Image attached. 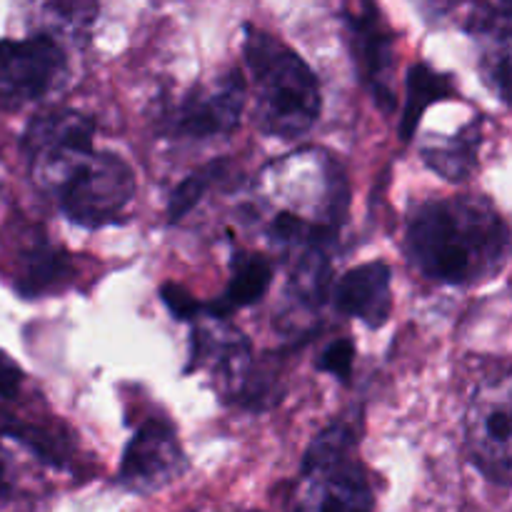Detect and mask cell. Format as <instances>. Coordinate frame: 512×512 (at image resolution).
Returning <instances> with one entry per match:
<instances>
[{"mask_svg":"<svg viewBox=\"0 0 512 512\" xmlns=\"http://www.w3.org/2000/svg\"><path fill=\"white\" fill-rule=\"evenodd\" d=\"M95 123L78 110L38 115L23 138L30 175L80 228L118 223L135 195V178L120 155L95 150Z\"/></svg>","mask_w":512,"mask_h":512,"instance_id":"1","label":"cell"},{"mask_svg":"<svg viewBox=\"0 0 512 512\" xmlns=\"http://www.w3.org/2000/svg\"><path fill=\"white\" fill-rule=\"evenodd\" d=\"M68 58L58 38L33 33L0 40V110H18L58 90Z\"/></svg>","mask_w":512,"mask_h":512,"instance_id":"6","label":"cell"},{"mask_svg":"<svg viewBox=\"0 0 512 512\" xmlns=\"http://www.w3.org/2000/svg\"><path fill=\"white\" fill-rule=\"evenodd\" d=\"M33 23H38V33L68 35L78 38L93 25L98 13V0H25Z\"/></svg>","mask_w":512,"mask_h":512,"instance_id":"17","label":"cell"},{"mask_svg":"<svg viewBox=\"0 0 512 512\" xmlns=\"http://www.w3.org/2000/svg\"><path fill=\"white\" fill-rule=\"evenodd\" d=\"M10 495V483H8V468H5V458L3 453H0V505L8 500Z\"/></svg>","mask_w":512,"mask_h":512,"instance_id":"23","label":"cell"},{"mask_svg":"<svg viewBox=\"0 0 512 512\" xmlns=\"http://www.w3.org/2000/svg\"><path fill=\"white\" fill-rule=\"evenodd\" d=\"M345 23H348L350 45H353L355 63H358L360 75H363V83L375 95L380 108L393 110L395 40L388 23L383 20L373 0H360L358 8L345 15Z\"/></svg>","mask_w":512,"mask_h":512,"instance_id":"10","label":"cell"},{"mask_svg":"<svg viewBox=\"0 0 512 512\" xmlns=\"http://www.w3.org/2000/svg\"><path fill=\"white\" fill-rule=\"evenodd\" d=\"M448 3H450V5H455V8H458V10H463L465 5L470 3V0H448Z\"/></svg>","mask_w":512,"mask_h":512,"instance_id":"24","label":"cell"},{"mask_svg":"<svg viewBox=\"0 0 512 512\" xmlns=\"http://www.w3.org/2000/svg\"><path fill=\"white\" fill-rule=\"evenodd\" d=\"M245 98L248 85L243 75L235 70L213 75L190 88L165 113V133L175 138H215L230 133L240 123Z\"/></svg>","mask_w":512,"mask_h":512,"instance_id":"8","label":"cell"},{"mask_svg":"<svg viewBox=\"0 0 512 512\" xmlns=\"http://www.w3.org/2000/svg\"><path fill=\"white\" fill-rule=\"evenodd\" d=\"M23 385V370L8 353L0 350V398H13Z\"/></svg>","mask_w":512,"mask_h":512,"instance_id":"22","label":"cell"},{"mask_svg":"<svg viewBox=\"0 0 512 512\" xmlns=\"http://www.w3.org/2000/svg\"><path fill=\"white\" fill-rule=\"evenodd\" d=\"M73 275L70 258L63 250L48 243H35L23 253V265L18 273V290L25 295H40L48 290L63 288Z\"/></svg>","mask_w":512,"mask_h":512,"instance_id":"16","label":"cell"},{"mask_svg":"<svg viewBox=\"0 0 512 512\" xmlns=\"http://www.w3.org/2000/svg\"><path fill=\"white\" fill-rule=\"evenodd\" d=\"M465 433L470 455L483 475L500 485H512V373L475 390Z\"/></svg>","mask_w":512,"mask_h":512,"instance_id":"7","label":"cell"},{"mask_svg":"<svg viewBox=\"0 0 512 512\" xmlns=\"http://www.w3.org/2000/svg\"><path fill=\"white\" fill-rule=\"evenodd\" d=\"M225 173V163H210L205 168H200L198 173H193L190 178H185L183 183L175 188L173 198H170V218L180 220L183 215H188L195 205L200 203L205 193L213 188L220 180V175Z\"/></svg>","mask_w":512,"mask_h":512,"instance_id":"19","label":"cell"},{"mask_svg":"<svg viewBox=\"0 0 512 512\" xmlns=\"http://www.w3.org/2000/svg\"><path fill=\"white\" fill-rule=\"evenodd\" d=\"M243 50L260 128L278 138L308 133L320 115V85L308 63L283 40L253 25L245 28Z\"/></svg>","mask_w":512,"mask_h":512,"instance_id":"3","label":"cell"},{"mask_svg":"<svg viewBox=\"0 0 512 512\" xmlns=\"http://www.w3.org/2000/svg\"><path fill=\"white\" fill-rule=\"evenodd\" d=\"M510 233L498 210L483 198L430 200L408 223V258L425 278L443 285H475L505 263Z\"/></svg>","mask_w":512,"mask_h":512,"instance_id":"2","label":"cell"},{"mask_svg":"<svg viewBox=\"0 0 512 512\" xmlns=\"http://www.w3.org/2000/svg\"><path fill=\"white\" fill-rule=\"evenodd\" d=\"M355 450L358 430L350 423L323 430L305 453L288 512H373V485Z\"/></svg>","mask_w":512,"mask_h":512,"instance_id":"5","label":"cell"},{"mask_svg":"<svg viewBox=\"0 0 512 512\" xmlns=\"http://www.w3.org/2000/svg\"><path fill=\"white\" fill-rule=\"evenodd\" d=\"M160 298H163V303L168 305V310L178 320L205 318V303L195 300L193 295L183 288V285L165 283L163 288H160Z\"/></svg>","mask_w":512,"mask_h":512,"instance_id":"21","label":"cell"},{"mask_svg":"<svg viewBox=\"0 0 512 512\" xmlns=\"http://www.w3.org/2000/svg\"><path fill=\"white\" fill-rule=\"evenodd\" d=\"M208 323L193 330V368L208 370L235 398H248L253 385L250 345L243 333L230 328L225 318L205 315Z\"/></svg>","mask_w":512,"mask_h":512,"instance_id":"11","label":"cell"},{"mask_svg":"<svg viewBox=\"0 0 512 512\" xmlns=\"http://www.w3.org/2000/svg\"><path fill=\"white\" fill-rule=\"evenodd\" d=\"M185 470L188 458L170 420L148 418L125 445L118 480L130 493L153 495L175 483Z\"/></svg>","mask_w":512,"mask_h":512,"instance_id":"9","label":"cell"},{"mask_svg":"<svg viewBox=\"0 0 512 512\" xmlns=\"http://www.w3.org/2000/svg\"><path fill=\"white\" fill-rule=\"evenodd\" d=\"M353 365H355V345L353 340H345V338L333 340V343H330L318 358V370L330 373L338 380H350V375H353Z\"/></svg>","mask_w":512,"mask_h":512,"instance_id":"20","label":"cell"},{"mask_svg":"<svg viewBox=\"0 0 512 512\" xmlns=\"http://www.w3.org/2000/svg\"><path fill=\"white\" fill-rule=\"evenodd\" d=\"M265 183L280 205L270 218L333 240L343 220L348 188L340 165L323 150H300L273 165Z\"/></svg>","mask_w":512,"mask_h":512,"instance_id":"4","label":"cell"},{"mask_svg":"<svg viewBox=\"0 0 512 512\" xmlns=\"http://www.w3.org/2000/svg\"><path fill=\"white\" fill-rule=\"evenodd\" d=\"M393 275L380 260L348 270L335 285V305L340 313L360 320L368 328H380L393 310Z\"/></svg>","mask_w":512,"mask_h":512,"instance_id":"12","label":"cell"},{"mask_svg":"<svg viewBox=\"0 0 512 512\" xmlns=\"http://www.w3.org/2000/svg\"><path fill=\"white\" fill-rule=\"evenodd\" d=\"M450 95H453V83H450L448 75L438 73V70H433L425 63L413 65L408 73V90H405L403 118H400V135H403V140L413 138L420 118H423V113L430 105L450 98Z\"/></svg>","mask_w":512,"mask_h":512,"instance_id":"18","label":"cell"},{"mask_svg":"<svg viewBox=\"0 0 512 512\" xmlns=\"http://www.w3.org/2000/svg\"><path fill=\"white\" fill-rule=\"evenodd\" d=\"M483 133L478 123L465 125L455 135H448L445 140H435L423 148V158L435 173H440L448 180H465L478 165V150Z\"/></svg>","mask_w":512,"mask_h":512,"instance_id":"15","label":"cell"},{"mask_svg":"<svg viewBox=\"0 0 512 512\" xmlns=\"http://www.w3.org/2000/svg\"><path fill=\"white\" fill-rule=\"evenodd\" d=\"M480 45V73L495 95L512 103V15L475 30Z\"/></svg>","mask_w":512,"mask_h":512,"instance_id":"14","label":"cell"},{"mask_svg":"<svg viewBox=\"0 0 512 512\" xmlns=\"http://www.w3.org/2000/svg\"><path fill=\"white\" fill-rule=\"evenodd\" d=\"M273 283V265L258 253H235L228 288L218 300L205 305V315L228 318L233 310L248 308L268 293Z\"/></svg>","mask_w":512,"mask_h":512,"instance_id":"13","label":"cell"}]
</instances>
